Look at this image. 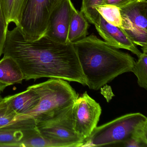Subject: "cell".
Instances as JSON below:
<instances>
[{
	"mask_svg": "<svg viewBox=\"0 0 147 147\" xmlns=\"http://www.w3.org/2000/svg\"><path fill=\"white\" fill-rule=\"evenodd\" d=\"M17 114L2 100H0V128L13 123Z\"/></svg>",
	"mask_w": 147,
	"mask_h": 147,
	"instance_id": "20",
	"label": "cell"
},
{
	"mask_svg": "<svg viewBox=\"0 0 147 147\" xmlns=\"http://www.w3.org/2000/svg\"><path fill=\"white\" fill-rule=\"evenodd\" d=\"M133 0H104V5H112L119 7L129 4Z\"/></svg>",
	"mask_w": 147,
	"mask_h": 147,
	"instance_id": "22",
	"label": "cell"
},
{
	"mask_svg": "<svg viewBox=\"0 0 147 147\" xmlns=\"http://www.w3.org/2000/svg\"><path fill=\"white\" fill-rule=\"evenodd\" d=\"M94 26L100 36L111 46L116 49L127 50L138 57L141 55L142 52L123 29L109 24L101 15Z\"/></svg>",
	"mask_w": 147,
	"mask_h": 147,
	"instance_id": "10",
	"label": "cell"
},
{
	"mask_svg": "<svg viewBox=\"0 0 147 147\" xmlns=\"http://www.w3.org/2000/svg\"><path fill=\"white\" fill-rule=\"evenodd\" d=\"M1 100L17 113V116H19L25 115L35 108L40 98L37 92L28 87L25 91L7 96Z\"/></svg>",
	"mask_w": 147,
	"mask_h": 147,
	"instance_id": "12",
	"label": "cell"
},
{
	"mask_svg": "<svg viewBox=\"0 0 147 147\" xmlns=\"http://www.w3.org/2000/svg\"><path fill=\"white\" fill-rule=\"evenodd\" d=\"M2 98H3L1 97V95H0V100H1L2 99Z\"/></svg>",
	"mask_w": 147,
	"mask_h": 147,
	"instance_id": "24",
	"label": "cell"
},
{
	"mask_svg": "<svg viewBox=\"0 0 147 147\" xmlns=\"http://www.w3.org/2000/svg\"><path fill=\"white\" fill-rule=\"evenodd\" d=\"M119 8L123 30L143 51H147V0H133Z\"/></svg>",
	"mask_w": 147,
	"mask_h": 147,
	"instance_id": "7",
	"label": "cell"
},
{
	"mask_svg": "<svg viewBox=\"0 0 147 147\" xmlns=\"http://www.w3.org/2000/svg\"><path fill=\"white\" fill-rule=\"evenodd\" d=\"M62 0H25L18 26L26 39L35 40L45 35L50 16Z\"/></svg>",
	"mask_w": 147,
	"mask_h": 147,
	"instance_id": "5",
	"label": "cell"
},
{
	"mask_svg": "<svg viewBox=\"0 0 147 147\" xmlns=\"http://www.w3.org/2000/svg\"><path fill=\"white\" fill-rule=\"evenodd\" d=\"M89 27L88 21L72 3L67 43L73 44L87 36Z\"/></svg>",
	"mask_w": 147,
	"mask_h": 147,
	"instance_id": "13",
	"label": "cell"
},
{
	"mask_svg": "<svg viewBox=\"0 0 147 147\" xmlns=\"http://www.w3.org/2000/svg\"><path fill=\"white\" fill-rule=\"evenodd\" d=\"M72 105L51 117L36 123L43 136L61 143L64 147H81L84 142L74 128Z\"/></svg>",
	"mask_w": 147,
	"mask_h": 147,
	"instance_id": "6",
	"label": "cell"
},
{
	"mask_svg": "<svg viewBox=\"0 0 147 147\" xmlns=\"http://www.w3.org/2000/svg\"><path fill=\"white\" fill-rule=\"evenodd\" d=\"M3 54L17 62L26 81L45 77L86 86L73 44L58 42L45 35L35 40H28L16 26L7 30Z\"/></svg>",
	"mask_w": 147,
	"mask_h": 147,
	"instance_id": "1",
	"label": "cell"
},
{
	"mask_svg": "<svg viewBox=\"0 0 147 147\" xmlns=\"http://www.w3.org/2000/svg\"><path fill=\"white\" fill-rule=\"evenodd\" d=\"M9 86L7 84H5L3 82H0V92H2L6 88Z\"/></svg>",
	"mask_w": 147,
	"mask_h": 147,
	"instance_id": "23",
	"label": "cell"
},
{
	"mask_svg": "<svg viewBox=\"0 0 147 147\" xmlns=\"http://www.w3.org/2000/svg\"><path fill=\"white\" fill-rule=\"evenodd\" d=\"M20 147H64L61 143L43 136L37 126L24 132Z\"/></svg>",
	"mask_w": 147,
	"mask_h": 147,
	"instance_id": "15",
	"label": "cell"
},
{
	"mask_svg": "<svg viewBox=\"0 0 147 147\" xmlns=\"http://www.w3.org/2000/svg\"><path fill=\"white\" fill-rule=\"evenodd\" d=\"M147 126V118L140 113H129L96 127L81 147L120 144Z\"/></svg>",
	"mask_w": 147,
	"mask_h": 147,
	"instance_id": "4",
	"label": "cell"
},
{
	"mask_svg": "<svg viewBox=\"0 0 147 147\" xmlns=\"http://www.w3.org/2000/svg\"><path fill=\"white\" fill-rule=\"evenodd\" d=\"M36 126L34 119H26L0 128V147H20L23 132Z\"/></svg>",
	"mask_w": 147,
	"mask_h": 147,
	"instance_id": "11",
	"label": "cell"
},
{
	"mask_svg": "<svg viewBox=\"0 0 147 147\" xmlns=\"http://www.w3.org/2000/svg\"><path fill=\"white\" fill-rule=\"evenodd\" d=\"M137 61H136L132 71L138 79L140 87L147 89V51H143Z\"/></svg>",
	"mask_w": 147,
	"mask_h": 147,
	"instance_id": "19",
	"label": "cell"
},
{
	"mask_svg": "<svg viewBox=\"0 0 147 147\" xmlns=\"http://www.w3.org/2000/svg\"><path fill=\"white\" fill-rule=\"evenodd\" d=\"M28 87L38 94L39 103L27 114L16 117L14 122L32 119L36 123L68 108L79 97L69 83L61 79L51 78Z\"/></svg>",
	"mask_w": 147,
	"mask_h": 147,
	"instance_id": "3",
	"label": "cell"
},
{
	"mask_svg": "<svg viewBox=\"0 0 147 147\" xmlns=\"http://www.w3.org/2000/svg\"><path fill=\"white\" fill-rule=\"evenodd\" d=\"M72 3L71 0H62L51 14L45 35L52 40L68 43L67 36Z\"/></svg>",
	"mask_w": 147,
	"mask_h": 147,
	"instance_id": "9",
	"label": "cell"
},
{
	"mask_svg": "<svg viewBox=\"0 0 147 147\" xmlns=\"http://www.w3.org/2000/svg\"><path fill=\"white\" fill-rule=\"evenodd\" d=\"M25 0H1L2 7L7 23L18 26Z\"/></svg>",
	"mask_w": 147,
	"mask_h": 147,
	"instance_id": "16",
	"label": "cell"
},
{
	"mask_svg": "<svg viewBox=\"0 0 147 147\" xmlns=\"http://www.w3.org/2000/svg\"><path fill=\"white\" fill-rule=\"evenodd\" d=\"M103 5L104 0H82L80 11L88 23L94 25L98 21L100 15L96 10V7Z\"/></svg>",
	"mask_w": 147,
	"mask_h": 147,
	"instance_id": "18",
	"label": "cell"
},
{
	"mask_svg": "<svg viewBox=\"0 0 147 147\" xmlns=\"http://www.w3.org/2000/svg\"><path fill=\"white\" fill-rule=\"evenodd\" d=\"M8 26L4 14L1 0H0V57L3 55L4 44L8 30Z\"/></svg>",
	"mask_w": 147,
	"mask_h": 147,
	"instance_id": "21",
	"label": "cell"
},
{
	"mask_svg": "<svg viewBox=\"0 0 147 147\" xmlns=\"http://www.w3.org/2000/svg\"><path fill=\"white\" fill-rule=\"evenodd\" d=\"M101 111L99 104L86 92L74 102L72 107L73 125L76 133L84 141L97 127Z\"/></svg>",
	"mask_w": 147,
	"mask_h": 147,
	"instance_id": "8",
	"label": "cell"
},
{
	"mask_svg": "<svg viewBox=\"0 0 147 147\" xmlns=\"http://www.w3.org/2000/svg\"><path fill=\"white\" fill-rule=\"evenodd\" d=\"M99 14L109 24L122 29V21L119 8L112 5H103L96 7Z\"/></svg>",
	"mask_w": 147,
	"mask_h": 147,
	"instance_id": "17",
	"label": "cell"
},
{
	"mask_svg": "<svg viewBox=\"0 0 147 147\" xmlns=\"http://www.w3.org/2000/svg\"><path fill=\"white\" fill-rule=\"evenodd\" d=\"M24 74L17 62L11 57L4 56L0 60V82L8 86L22 84Z\"/></svg>",
	"mask_w": 147,
	"mask_h": 147,
	"instance_id": "14",
	"label": "cell"
},
{
	"mask_svg": "<svg viewBox=\"0 0 147 147\" xmlns=\"http://www.w3.org/2000/svg\"><path fill=\"white\" fill-rule=\"evenodd\" d=\"M90 89L98 90L122 74L131 72L136 61L92 34L73 43Z\"/></svg>",
	"mask_w": 147,
	"mask_h": 147,
	"instance_id": "2",
	"label": "cell"
}]
</instances>
